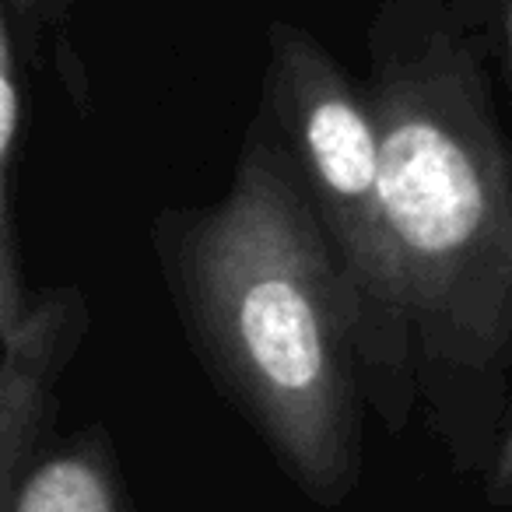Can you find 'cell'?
I'll return each instance as SVG.
<instances>
[{
  "label": "cell",
  "instance_id": "cell-1",
  "mask_svg": "<svg viewBox=\"0 0 512 512\" xmlns=\"http://www.w3.org/2000/svg\"><path fill=\"white\" fill-rule=\"evenodd\" d=\"M393 327L432 432L491 467L512 383V144L460 0H379L365 32Z\"/></svg>",
  "mask_w": 512,
  "mask_h": 512
},
{
  "label": "cell",
  "instance_id": "cell-2",
  "mask_svg": "<svg viewBox=\"0 0 512 512\" xmlns=\"http://www.w3.org/2000/svg\"><path fill=\"white\" fill-rule=\"evenodd\" d=\"M155 246L193 351L309 498L362 470L358 306L271 113L249 127L225 197L165 211Z\"/></svg>",
  "mask_w": 512,
  "mask_h": 512
},
{
  "label": "cell",
  "instance_id": "cell-3",
  "mask_svg": "<svg viewBox=\"0 0 512 512\" xmlns=\"http://www.w3.org/2000/svg\"><path fill=\"white\" fill-rule=\"evenodd\" d=\"M267 109L292 148L358 306L365 404L386 432H404L418 383L393 327L390 267L379 197V130L365 88L295 22L267 29Z\"/></svg>",
  "mask_w": 512,
  "mask_h": 512
},
{
  "label": "cell",
  "instance_id": "cell-4",
  "mask_svg": "<svg viewBox=\"0 0 512 512\" xmlns=\"http://www.w3.org/2000/svg\"><path fill=\"white\" fill-rule=\"evenodd\" d=\"M85 327L88 306L78 288L29 292L15 316L0 320V502L29 470L57 379L85 341Z\"/></svg>",
  "mask_w": 512,
  "mask_h": 512
},
{
  "label": "cell",
  "instance_id": "cell-5",
  "mask_svg": "<svg viewBox=\"0 0 512 512\" xmlns=\"http://www.w3.org/2000/svg\"><path fill=\"white\" fill-rule=\"evenodd\" d=\"M4 512H130L106 435L92 428L29 463Z\"/></svg>",
  "mask_w": 512,
  "mask_h": 512
},
{
  "label": "cell",
  "instance_id": "cell-6",
  "mask_svg": "<svg viewBox=\"0 0 512 512\" xmlns=\"http://www.w3.org/2000/svg\"><path fill=\"white\" fill-rule=\"evenodd\" d=\"M22 46L0 18V190H11L18 165V144L29 127V99L22 92Z\"/></svg>",
  "mask_w": 512,
  "mask_h": 512
},
{
  "label": "cell",
  "instance_id": "cell-7",
  "mask_svg": "<svg viewBox=\"0 0 512 512\" xmlns=\"http://www.w3.org/2000/svg\"><path fill=\"white\" fill-rule=\"evenodd\" d=\"M488 498L495 505H512V418L498 442V453L488 467Z\"/></svg>",
  "mask_w": 512,
  "mask_h": 512
},
{
  "label": "cell",
  "instance_id": "cell-8",
  "mask_svg": "<svg viewBox=\"0 0 512 512\" xmlns=\"http://www.w3.org/2000/svg\"><path fill=\"white\" fill-rule=\"evenodd\" d=\"M509 60H512V18H509Z\"/></svg>",
  "mask_w": 512,
  "mask_h": 512
}]
</instances>
